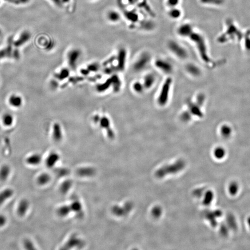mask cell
<instances>
[{
	"mask_svg": "<svg viewBox=\"0 0 250 250\" xmlns=\"http://www.w3.org/2000/svg\"><path fill=\"white\" fill-rule=\"evenodd\" d=\"M49 180V177L47 175L42 174L39 176L37 178V182L38 184L40 185H44L46 183H47Z\"/></svg>",
	"mask_w": 250,
	"mask_h": 250,
	"instance_id": "cell-29",
	"label": "cell"
},
{
	"mask_svg": "<svg viewBox=\"0 0 250 250\" xmlns=\"http://www.w3.org/2000/svg\"><path fill=\"white\" fill-rule=\"evenodd\" d=\"M69 1V0H62V2H64V3H67V2H68Z\"/></svg>",
	"mask_w": 250,
	"mask_h": 250,
	"instance_id": "cell-39",
	"label": "cell"
},
{
	"mask_svg": "<svg viewBox=\"0 0 250 250\" xmlns=\"http://www.w3.org/2000/svg\"><path fill=\"white\" fill-rule=\"evenodd\" d=\"M240 190L239 184L236 181H232L229 184L228 186V191L229 194L232 196H235L238 195Z\"/></svg>",
	"mask_w": 250,
	"mask_h": 250,
	"instance_id": "cell-15",
	"label": "cell"
},
{
	"mask_svg": "<svg viewBox=\"0 0 250 250\" xmlns=\"http://www.w3.org/2000/svg\"><path fill=\"white\" fill-rule=\"evenodd\" d=\"M231 132V129L229 126H227V125H224V126L221 127V129H220V133H221V135L225 138H228V137H229Z\"/></svg>",
	"mask_w": 250,
	"mask_h": 250,
	"instance_id": "cell-25",
	"label": "cell"
},
{
	"mask_svg": "<svg viewBox=\"0 0 250 250\" xmlns=\"http://www.w3.org/2000/svg\"><path fill=\"white\" fill-rule=\"evenodd\" d=\"M151 56L148 53H143L137 59L134 65V69L136 71H141L144 69L150 63Z\"/></svg>",
	"mask_w": 250,
	"mask_h": 250,
	"instance_id": "cell-5",
	"label": "cell"
},
{
	"mask_svg": "<svg viewBox=\"0 0 250 250\" xmlns=\"http://www.w3.org/2000/svg\"><path fill=\"white\" fill-rule=\"evenodd\" d=\"M194 32L193 26L188 23L182 24L178 26L177 30V33L178 36L184 38H189Z\"/></svg>",
	"mask_w": 250,
	"mask_h": 250,
	"instance_id": "cell-6",
	"label": "cell"
},
{
	"mask_svg": "<svg viewBox=\"0 0 250 250\" xmlns=\"http://www.w3.org/2000/svg\"><path fill=\"white\" fill-rule=\"evenodd\" d=\"M214 195L212 191H208L205 194V198L203 200L204 205H209L214 199Z\"/></svg>",
	"mask_w": 250,
	"mask_h": 250,
	"instance_id": "cell-23",
	"label": "cell"
},
{
	"mask_svg": "<svg viewBox=\"0 0 250 250\" xmlns=\"http://www.w3.org/2000/svg\"><path fill=\"white\" fill-rule=\"evenodd\" d=\"M155 81L154 76L152 74H148L145 78L144 86L145 88L150 89L153 86Z\"/></svg>",
	"mask_w": 250,
	"mask_h": 250,
	"instance_id": "cell-18",
	"label": "cell"
},
{
	"mask_svg": "<svg viewBox=\"0 0 250 250\" xmlns=\"http://www.w3.org/2000/svg\"><path fill=\"white\" fill-rule=\"evenodd\" d=\"M128 1L131 4H133L134 2V0H128Z\"/></svg>",
	"mask_w": 250,
	"mask_h": 250,
	"instance_id": "cell-38",
	"label": "cell"
},
{
	"mask_svg": "<svg viewBox=\"0 0 250 250\" xmlns=\"http://www.w3.org/2000/svg\"><path fill=\"white\" fill-rule=\"evenodd\" d=\"M126 56H127V52H126V50L123 48L121 49L119 51L118 59H119V66L121 68H122L124 66Z\"/></svg>",
	"mask_w": 250,
	"mask_h": 250,
	"instance_id": "cell-19",
	"label": "cell"
},
{
	"mask_svg": "<svg viewBox=\"0 0 250 250\" xmlns=\"http://www.w3.org/2000/svg\"><path fill=\"white\" fill-rule=\"evenodd\" d=\"M185 163L182 159L177 160L173 164L162 167L156 172L155 175L157 178H162L166 175L177 173L184 169Z\"/></svg>",
	"mask_w": 250,
	"mask_h": 250,
	"instance_id": "cell-2",
	"label": "cell"
},
{
	"mask_svg": "<svg viewBox=\"0 0 250 250\" xmlns=\"http://www.w3.org/2000/svg\"><path fill=\"white\" fill-rule=\"evenodd\" d=\"M168 14L169 17L173 20H177L182 16V12L177 7L170 8Z\"/></svg>",
	"mask_w": 250,
	"mask_h": 250,
	"instance_id": "cell-16",
	"label": "cell"
},
{
	"mask_svg": "<svg viewBox=\"0 0 250 250\" xmlns=\"http://www.w3.org/2000/svg\"><path fill=\"white\" fill-rule=\"evenodd\" d=\"M162 210L159 207H155L152 210V215L155 218H158L162 214Z\"/></svg>",
	"mask_w": 250,
	"mask_h": 250,
	"instance_id": "cell-30",
	"label": "cell"
},
{
	"mask_svg": "<svg viewBox=\"0 0 250 250\" xmlns=\"http://www.w3.org/2000/svg\"><path fill=\"white\" fill-rule=\"evenodd\" d=\"M187 71L194 76H199L200 74V70L199 68L196 65L193 64H188L186 67Z\"/></svg>",
	"mask_w": 250,
	"mask_h": 250,
	"instance_id": "cell-17",
	"label": "cell"
},
{
	"mask_svg": "<svg viewBox=\"0 0 250 250\" xmlns=\"http://www.w3.org/2000/svg\"><path fill=\"white\" fill-rule=\"evenodd\" d=\"M125 15L128 20L133 22H137L139 20V15L134 12H126L125 13Z\"/></svg>",
	"mask_w": 250,
	"mask_h": 250,
	"instance_id": "cell-21",
	"label": "cell"
},
{
	"mask_svg": "<svg viewBox=\"0 0 250 250\" xmlns=\"http://www.w3.org/2000/svg\"><path fill=\"white\" fill-rule=\"evenodd\" d=\"M167 47L170 52L179 59H185L188 57L186 49L175 40H170L167 44Z\"/></svg>",
	"mask_w": 250,
	"mask_h": 250,
	"instance_id": "cell-3",
	"label": "cell"
},
{
	"mask_svg": "<svg viewBox=\"0 0 250 250\" xmlns=\"http://www.w3.org/2000/svg\"><path fill=\"white\" fill-rule=\"evenodd\" d=\"M11 174V168L9 165H3L0 167V181L5 182Z\"/></svg>",
	"mask_w": 250,
	"mask_h": 250,
	"instance_id": "cell-11",
	"label": "cell"
},
{
	"mask_svg": "<svg viewBox=\"0 0 250 250\" xmlns=\"http://www.w3.org/2000/svg\"><path fill=\"white\" fill-rule=\"evenodd\" d=\"M189 38L197 46V49L203 62L207 64L210 63L211 59L208 54L207 44L203 36L199 33L194 32Z\"/></svg>",
	"mask_w": 250,
	"mask_h": 250,
	"instance_id": "cell-1",
	"label": "cell"
},
{
	"mask_svg": "<svg viewBox=\"0 0 250 250\" xmlns=\"http://www.w3.org/2000/svg\"><path fill=\"white\" fill-rule=\"evenodd\" d=\"M80 55V51L78 49H73L69 52L68 54V60L70 66L73 67L76 65Z\"/></svg>",
	"mask_w": 250,
	"mask_h": 250,
	"instance_id": "cell-12",
	"label": "cell"
},
{
	"mask_svg": "<svg viewBox=\"0 0 250 250\" xmlns=\"http://www.w3.org/2000/svg\"><path fill=\"white\" fill-rule=\"evenodd\" d=\"M41 161V157L39 155L34 154L29 156L26 158V162L27 165L30 166L37 165Z\"/></svg>",
	"mask_w": 250,
	"mask_h": 250,
	"instance_id": "cell-14",
	"label": "cell"
},
{
	"mask_svg": "<svg viewBox=\"0 0 250 250\" xmlns=\"http://www.w3.org/2000/svg\"><path fill=\"white\" fill-rule=\"evenodd\" d=\"M187 104L189 109V112L192 115L197 116L199 118L203 117V113L200 109V106L198 105L196 103H194L189 100L187 101Z\"/></svg>",
	"mask_w": 250,
	"mask_h": 250,
	"instance_id": "cell-10",
	"label": "cell"
},
{
	"mask_svg": "<svg viewBox=\"0 0 250 250\" xmlns=\"http://www.w3.org/2000/svg\"><path fill=\"white\" fill-rule=\"evenodd\" d=\"M226 152L225 149L221 147L216 148L214 150V155L215 157L218 159H222L225 157Z\"/></svg>",
	"mask_w": 250,
	"mask_h": 250,
	"instance_id": "cell-20",
	"label": "cell"
},
{
	"mask_svg": "<svg viewBox=\"0 0 250 250\" xmlns=\"http://www.w3.org/2000/svg\"><path fill=\"white\" fill-rule=\"evenodd\" d=\"M246 223L248 228L250 229V216L248 217L246 219Z\"/></svg>",
	"mask_w": 250,
	"mask_h": 250,
	"instance_id": "cell-37",
	"label": "cell"
},
{
	"mask_svg": "<svg viewBox=\"0 0 250 250\" xmlns=\"http://www.w3.org/2000/svg\"><path fill=\"white\" fill-rule=\"evenodd\" d=\"M180 2V0H166V4L169 9L177 7Z\"/></svg>",
	"mask_w": 250,
	"mask_h": 250,
	"instance_id": "cell-27",
	"label": "cell"
},
{
	"mask_svg": "<svg viewBox=\"0 0 250 250\" xmlns=\"http://www.w3.org/2000/svg\"><path fill=\"white\" fill-rule=\"evenodd\" d=\"M24 247L26 250H34L36 249L34 242L30 239H26L23 243Z\"/></svg>",
	"mask_w": 250,
	"mask_h": 250,
	"instance_id": "cell-26",
	"label": "cell"
},
{
	"mask_svg": "<svg viewBox=\"0 0 250 250\" xmlns=\"http://www.w3.org/2000/svg\"><path fill=\"white\" fill-rule=\"evenodd\" d=\"M3 121L5 125L10 126L13 122L12 117L11 115L7 114L3 117Z\"/></svg>",
	"mask_w": 250,
	"mask_h": 250,
	"instance_id": "cell-31",
	"label": "cell"
},
{
	"mask_svg": "<svg viewBox=\"0 0 250 250\" xmlns=\"http://www.w3.org/2000/svg\"><path fill=\"white\" fill-rule=\"evenodd\" d=\"M191 115H192V114L189 112V111H185L182 113L180 117H181V120L182 121L187 122L191 120Z\"/></svg>",
	"mask_w": 250,
	"mask_h": 250,
	"instance_id": "cell-28",
	"label": "cell"
},
{
	"mask_svg": "<svg viewBox=\"0 0 250 250\" xmlns=\"http://www.w3.org/2000/svg\"><path fill=\"white\" fill-rule=\"evenodd\" d=\"M227 226L229 229L233 231H236L238 229V223L235 217L232 214L228 215L227 218Z\"/></svg>",
	"mask_w": 250,
	"mask_h": 250,
	"instance_id": "cell-13",
	"label": "cell"
},
{
	"mask_svg": "<svg viewBox=\"0 0 250 250\" xmlns=\"http://www.w3.org/2000/svg\"><path fill=\"white\" fill-rule=\"evenodd\" d=\"M228 226H226V225H221L220 228V232L221 235L225 236V237L228 236Z\"/></svg>",
	"mask_w": 250,
	"mask_h": 250,
	"instance_id": "cell-34",
	"label": "cell"
},
{
	"mask_svg": "<svg viewBox=\"0 0 250 250\" xmlns=\"http://www.w3.org/2000/svg\"><path fill=\"white\" fill-rule=\"evenodd\" d=\"M134 89L135 91L139 93H141L145 89L144 86L140 82H137L134 85Z\"/></svg>",
	"mask_w": 250,
	"mask_h": 250,
	"instance_id": "cell-33",
	"label": "cell"
},
{
	"mask_svg": "<svg viewBox=\"0 0 250 250\" xmlns=\"http://www.w3.org/2000/svg\"><path fill=\"white\" fill-rule=\"evenodd\" d=\"M205 96L203 94H200L197 97L196 103L200 106H201L203 105L205 101Z\"/></svg>",
	"mask_w": 250,
	"mask_h": 250,
	"instance_id": "cell-35",
	"label": "cell"
},
{
	"mask_svg": "<svg viewBox=\"0 0 250 250\" xmlns=\"http://www.w3.org/2000/svg\"><path fill=\"white\" fill-rule=\"evenodd\" d=\"M108 18L111 22H116L120 20L121 16L117 12L111 11L108 14Z\"/></svg>",
	"mask_w": 250,
	"mask_h": 250,
	"instance_id": "cell-24",
	"label": "cell"
},
{
	"mask_svg": "<svg viewBox=\"0 0 250 250\" xmlns=\"http://www.w3.org/2000/svg\"><path fill=\"white\" fill-rule=\"evenodd\" d=\"M8 223V218L3 214H0V228H3Z\"/></svg>",
	"mask_w": 250,
	"mask_h": 250,
	"instance_id": "cell-32",
	"label": "cell"
},
{
	"mask_svg": "<svg viewBox=\"0 0 250 250\" xmlns=\"http://www.w3.org/2000/svg\"><path fill=\"white\" fill-rule=\"evenodd\" d=\"M10 102L12 106L19 107L22 104V99L19 96H13L10 98Z\"/></svg>",
	"mask_w": 250,
	"mask_h": 250,
	"instance_id": "cell-22",
	"label": "cell"
},
{
	"mask_svg": "<svg viewBox=\"0 0 250 250\" xmlns=\"http://www.w3.org/2000/svg\"><path fill=\"white\" fill-rule=\"evenodd\" d=\"M52 1L55 4H56L58 6H61L62 2H62V0H52Z\"/></svg>",
	"mask_w": 250,
	"mask_h": 250,
	"instance_id": "cell-36",
	"label": "cell"
},
{
	"mask_svg": "<svg viewBox=\"0 0 250 250\" xmlns=\"http://www.w3.org/2000/svg\"><path fill=\"white\" fill-rule=\"evenodd\" d=\"M30 202L26 199H22L18 202L16 208V212L20 217H24L28 213L30 209Z\"/></svg>",
	"mask_w": 250,
	"mask_h": 250,
	"instance_id": "cell-8",
	"label": "cell"
},
{
	"mask_svg": "<svg viewBox=\"0 0 250 250\" xmlns=\"http://www.w3.org/2000/svg\"><path fill=\"white\" fill-rule=\"evenodd\" d=\"M155 65L158 69L165 73H172L173 69V65L170 62L161 58L157 59L155 61Z\"/></svg>",
	"mask_w": 250,
	"mask_h": 250,
	"instance_id": "cell-7",
	"label": "cell"
},
{
	"mask_svg": "<svg viewBox=\"0 0 250 250\" xmlns=\"http://www.w3.org/2000/svg\"><path fill=\"white\" fill-rule=\"evenodd\" d=\"M172 83L173 80L171 78L166 79L164 82L157 98V102L160 106H165L168 102Z\"/></svg>",
	"mask_w": 250,
	"mask_h": 250,
	"instance_id": "cell-4",
	"label": "cell"
},
{
	"mask_svg": "<svg viewBox=\"0 0 250 250\" xmlns=\"http://www.w3.org/2000/svg\"><path fill=\"white\" fill-rule=\"evenodd\" d=\"M14 193V190L10 188H7L0 191V206L10 199L13 196Z\"/></svg>",
	"mask_w": 250,
	"mask_h": 250,
	"instance_id": "cell-9",
	"label": "cell"
}]
</instances>
